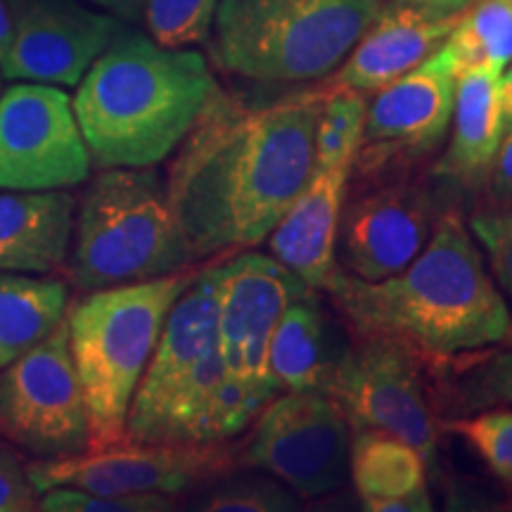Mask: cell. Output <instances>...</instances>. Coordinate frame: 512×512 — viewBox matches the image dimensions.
Instances as JSON below:
<instances>
[{"instance_id": "obj_1", "label": "cell", "mask_w": 512, "mask_h": 512, "mask_svg": "<svg viewBox=\"0 0 512 512\" xmlns=\"http://www.w3.org/2000/svg\"><path fill=\"white\" fill-rule=\"evenodd\" d=\"M325 95L247 107L211 88L166 181L195 259L254 247L271 235L313 171Z\"/></svg>"}, {"instance_id": "obj_2", "label": "cell", "mask_w": 512, "mask_h": 512, "mask_svg": "<svg viewBox=\"0 0 512 512\" xmlns=\"http://www.w3.org/2000/svg\"><path fill=\"white\" fill-rule=\"evenodd\" d=\"M328 292L358 335L399 339L432 366L512 344L508 304L453 209L439 216L427 245L401 273L363 280L342 268Z\"/></svg>"}, {"instance_id": "obj_3", "label": "cell", "mask_w": 512, "mask_h": 512, "mask_svg": "<svg viewBox=\"0 0 512 512\" xmlns=\"http://www.w3.org/2000/svg\"><path fill=\"white\" fill-rule=\"evenodd\" d=\"M74 114L95 166H155L183 143L216 86L195 50L128 34L79 81Z\"/></svg>"}, {"instance_id": "obj_4", "label": "cell", "mask_w": 512, "mask_h": 512, "mask_svg": "<svg viewBox=\"0 0 512 512\" xmlns=\"http://www.w3.org/2000/svg\"><path fill=\"white\" fill-rule=\"evenodd\" d=\"M197 273L95 290L67 316L69 349L88 413V448L126 439V418L171 306Z\"/></svg>"}, {"instance_id": "obj_5", "label": "cell", "mask_w": 512, "mask_h": 512, "mask_svg": "<svg viewBox=\"0 0 512 512\" xmlns=\"http://www.w3.org/2000/svg\"><path fill=\"white\" fill-rule=\"evenodd\" d=\"M195 261L169 188L152 166L102 169L74 223L72 280L79 290L140 283Z\"/></svg>"}, {"instance_id": "obj_6", "label": "cell", "mask_w": 512, "mask_h": 512, "mask_svg": "<svg viewBox=\"0 0 512 512\" xmlns=\"http://www.w3.org/2000/svg\"><path fill=\"white\" fill-rule=\"evenodd\" d=\"M382 0H219L216 55L254 81H313L339 67Z\"/></svg>"}, {"instance_id": "obj_7", "label": "cell", "mask_w": 512, "mask_h": 512, "mask_svg": "<svg viewBox=\"0 0 512 512\" xmlns=\"http://www.w3.org/2000/svg\"><path fill=\"white\" fill-rule=\"evenodd\" d=\"M240 463L283 482L302 498L337 491L349 475V420L320 389L285 392L256 415Z\"/></svg>"}, {"instance_id": "obj_8", "label": "cell", "mask_w": 512, "mask_h": 512, "mask_svg": "<svg viewBox=\"0 0 512 512\" xmlns=\"http://www.w3.org/2000/svg\"><path fill=\"white\" fill-rule=\"evenodd\" d=\"M0 439L36 458L74 456L88 448V413L64 318L0 370Z\"/></svg>"}, {"instance_id": "obj_9", "label": "cell", "mask_w": 512, "mask_h": 512, "mask_svg": "<svg viewBox=\"0 0 512 512\" xmlns=\"http://www.w3.org/2000/svg\"><path fill=\"white\" fill-rule=\"evenodd\" d=\"M422 358L399 339L358 335L332 368L325 387L354 430H380L418 448L422 458L437 453V427L425 387Z\"/></svg>"}, {"instance_id": "obj_10", "label": "cell", "mask_w": 512, "mask_h": 512, "mask_svg": "<svg viewBox=\"0 0 512 512\" xmlns=\"http://www.w3.org/2000/svg\"><path fill=\"white\" fill-rule=\"evenodd\" d=\"M235 451L219 444H117L86 448L74 456L41 458L27 467L38 494L53 486L93 494H181V491L228 475Z\"/></svg>"}, {"instance_id": "obj_11", "label": "cell", "mask_w": 512, "mask_h": 512, "mask_svg": "<svg viewBox=\"0 0 512 512\" xmlns=\"http://www.w3.org/2000/svg\"><path fill=\"white\" fill-rule=\"evenodd\" d=\"M74 102L50 83L0 95V190H64L91 176Z\"/></svg>"}, {"instance_id": "obj_12", "label": "cell", "mask_w": 512, "mask_h": 512, "mask_svg": "<svg viewBox=\"0 0 512 512\" xmlns=\"http://www.w3.org/2000/svg\"><path fill=\"white\" fill-rule=\"evenodd\" d=\"M313 292L275 256L240 254L216 266L219 349L226 373L254 392L273 396L268 377V342L294 299Z\"/></svg>"}, {"instance_id": "obj_13", "label": "cell", "mask_w": 512, "mask_h": 512, "mask_svg": "<svg viewBox=\"0 0 512 512\" xmlns=\"http://www.w3.org/2000/svg\"><path fill=\"white\" fill-rule=\"evenodd\" d=\"M456 83V62L444 43L411 72L380 88L366 107L356 169L380 171L392 159L432 152L451 126Z\"/></svg>"}, {"instance_id": "obj_14", "label": "cell", "mask_w": 512, "mask_h": 512, "mask_svg": "<svg viewBox=\"0 0 512 512\" xmlns=\"http://www.w3.org/2000/svg\"><path fill=\"white\" fill-rule=\"evenodd\" d=\"M441 216L430 185L392 181L344 202L337 233L342 268L363 280L401 273L422 252Z\"/></svg>"}, {"instance_id": "obj_15", "label": "cell", "mask_w": 512, "mask_h": 512, "mask_svg": "<svg viewBox=\"0 0 512 512\" xmlns=\"http://www.w3.org/2000/svg\"><path fill=\"white\" fill-rule=\"evenodd\" d=\"M216 266L185 287L171 306L126 418V439L145 441L164 408L219 354Z\"/></svg>"}, {"instance_id": "obj_16", "label": "cell", "mask_w": 512, "mask_h": 512, "mask_svg": "<svg viewBox=\"0 0 512 512\" xmlns=\"http://www.w3.org/2000/svg\"><path fill=\"white\" fill-rule=\"evenodd\" d=\"M117 34V19L83 8L76 0H27L0 62L3 76L76 86Z\"/></svg>"}, {"instance_id": "obj_17", "label": "cell", "mask_w": 512, "mask_h": 512, "mask_svg": "<svg viewBox=\"0 0 512 512\" xmlns=\"http://www.w3.org/2000/svg\"><path fill=\"white\" fill-rule=\"evenodd\" d=\"M354 159L313 169L309 181L271 230V252L313 292H328L342 271L337 233Z\"/></svg>"}, {"instance_id": "obj_18", "label": "cell", "mask_w": 512, "mask_h": 512, "mask_svg": "<svg viewBox=\"0 0 512 512\" xmlns=\"http://www.w3.org/2000/svg\"><path fill=\"white\" fill-rule=\"evenodd\" d=\"M463 12L446 15L420 5L394 3L380 10L375 22L351 48L349 60L330 86L358 93H377L380 88L408 74L420 62L444 46Z\"/></svg>"}, {"instance_id": "obj_19", "label": "cell", "mask_w": 512, "mask_h": 512, "mask_svg": "<svg viewBox=\"0 0 512 512\" xmlns=\"http://www.w3.org/2000/svg\"><path fill=\"white\" fill-rule=\"evenodd\" d=\"M451 124V140L434 169V176L456 192L482 190L505 138L501 74L489 69L460 72Z\"/></svg>"}, {"instance_id": "obj_20", "label": "cell", "mask_w": 512, "mask_h": 512, "mask_svg": "<svg viewBox=\"0 0 512 512\" xmlns=\"http://www.w3.org/2000/svg\"><path fill=\"white\" fill-rule=\"evenodd\" d=\"M74 233L67 190H0V273H55Z\"/></svg>"}, {"instance_id": "obj_21", "label": "cell", "mask_w": 512, "mask_h": 512, "mask_svg": "<svg viewBox=\"0 0 512 512\" xmlns=\"http://www.w3.org/2000/svg\"><path fill=\"white\" fill-rule=\"evenodd\" d=\"M330 347L328 320L323 316L316 294L306 292L287 306L271 342H268V377L275 392L328 387L337 358Z\"/></svg>"}, {"instance_id": "obj_22", "label": "cell", "mask_w": 512, "mask_h": 512, "mask_svg": "<svg viewBox=\"0 0 512 512\" xmlns=\"http://www.w3.org/2000/svg\"><path fill=\"white\" fill-rule=\"evenodd\" d=\"M64 309L67 287L60 280L0 273V370L48 337Z\"/></svg>"}, {"instance_id": "obj_23", "label": "cell", "mask_w": 512, "mask_h": 512, "mask_svg": "<svg viewBox=\"0 0 512 512\" xmlns=\"http://www.w3.org/2000/svg\"><path fill=\"white\" fill-rule=\"evenodd\" d=\"M349 475L363 505L408 496L427 486L425 458L418 448L380 430H356Z\"/></svg>"}, {"instance_id": "obj_24", "label": "cell", "mask_w": 512, "mask_h": 512, "mask_svg": "<svg viewBox=\"0 0 512 512\" xmlns=\"http://www.w3.org/2000/svg\"><path fill=\"white\" fill-rule=\"evenodd\" d=\"M458 74L489 69L503 74L512 62V0H479L460 15L446 38Z\"/></svg>"}, {"instance_id": "obj_25", "label": "cell", "mask_w": 512, "mask_h": 512, "mask_svg": "<svg viewBox=\"0 0 512 512\" xmlns=\"http://www.w3.org/2000/svg\"><path fill=\"white\" fill-rule=\"evenodd\" d=\"M366 126V98L351 88H328L313 138V169L356 157Z\"/></svg>"}, {"instance_id": "obj_26", "label": "cell", "mask_w": 512, "mask_h": 512, "mask_svg": "<svg viewBox=\"0 0 512 512\" xmlns=\"http://www.w3.org/2000/svg\"><path fill=\"white\" fill-rule=\"evenodd\" d=\"M456 368V380L448 387L451 406L456 411H477L496 403H512V347L494 351L470 363H460L456 356L448 358Z\"/></svg>"}, {"instance_id": "obj_27", "label": "cell", "mask_w": 512, "mask_h": 512, "mask_svg": "<svg viewBox=\"0 0 512 512\" xmlns=\"http://www.w3.org/2000/svg\"><path fill=\"white\" fill-rule=\"evenodd\" d=\"M216 8L219 0H145L143 17L159 46L185 48L209 36Z\"/></svg>"}, {"instance_id": "obj_28", "label": "cell", "mask_w": 512, "mask_h": 512, "mask_svg": "<svg viewBox=\"0 0 512 512\" xmlns=\"http://www.w3.org/2000/svg\"><path fill=\"white\" fill-rule=\"evenodd\" d=\"M444 430L463 437L498 479L512 484V411H486L446 422Z\"/></svg>"}, {"instance_id": "obj_29", "label": "cell", "mask_w": 512, "mask_h": 512, "mask_svg": "<svg viewBox=\"0 0 512 512\" xmlns=\"http://www.w3.org/2000/svg\"><path fill=\"white\" fill-rule=\"evenodd\" d=\"M200 510L209 512H287L297 510V498L275 477H238L223 482L204 498Z\"/></svg>"}, {"instance_id": "obj_30", "label": "cell", "mask_w": 512, "mask_h": 512, "mask_svg": "<svg viewBox=\"0 0 512 512\" xmlns=\"http://www.w3.org/2000/svg\"><path fill=\"white\" fill-rule=\"evenodd\" d=\"M174 508L166 494H93V491L53 486L43 491L38 510L46 512H164Z\"/></svg>"}, {"instance_id": "obj_31", "label": "cell", "mask_w": 512, "mask_h": 512, "mask_svg": "<svg viewBox=\"0 0 512 512\" xmlns=\"http://www.w3.org/2000/svg\"><path fill=\"white\" fill-rule=\"evenodd\" d=\"M470 230L482 242L491 271L512 302V209H479L470 219Z\"/></svg>"}, {"instance_id": "obj_32", "label": "cell", "mask_w": 512, "mask_h": 512, "mask_svg": "<svg viewBox=\"0 0 512 512\" xmlns=\"http://www.w3.org/2000/svg\"><path fill=\"white\" fill-rule=\"evenodd\" d=\"M38 491L31 484L27 467L10 446L0 439V512L38 510Z\"/></svg>"}, {"instance_id": "obj_33", "label": "cell", "mask_w": 512, "mask_h": 512, "mask_svg": "<svg viewBox=\"0 0 512 512\" xmlns=\"http://www.w3.org/2000/svg\"><path fill=\"white\" fill-rule=\"evenodd\" d=\"M484 188L489 190V204L484 209H512V131L498 147V155Z\"/></svg>"}, {"instance_id": "obj_34", "label": "cell", "mask_w": 512, "mask_h": 512, "mask_svg": "<svg viewBox=\"0 0 512 512\" xmlns=\"http://www.w3.org/2000/svg\"><path fill=\"white\" fill-rule=\"evenodd\" d=\"M366 510L373 512H430L432 510V498L427 486L413 491V494L401 496V498H389V501H375L363 505Z\"/></svg>"}, {"instance_id": "obj_35", "label": "cell", "mask_w": 512, "mask_h": 512, "mask_svg": "<svg viewBox=\"0 0 512 512\" xmlns=\"http://www.w3.org/2000/svg\"><path fill=\"white\" fill-rule=\"evenodd\" d=\"M88 3L98 5L102 10H110L112 15L121 19H136L138 15H143L145 0H88Z\"/></svg>"}, {"instance_id": "obj_36", "label": "cell", "mask_w": 512, "mask_h": 512, "mask_svg": "<svg viewBox=\"0 0 512 512\" xmlns=\"http://www.w3.org/2000/svg\"><path fill=\"white\" fill-rule=\"evenodd\" d=\"M396 3L420 5V8H430L437 12H446V15H456V12H465L467 8L479 3V0H396Z\"/></svg>"}, {"instance_id": "obj_37", "label": "cell", "mask_w": 512, "mask_h": 512, "mask_svg": "<svg viewBox=\"0 0 512 512\" xmlns=\"http://www.w3.org/2000/svg\"><path fill=\"white\" fill-rule=\"evenodd\" d=\"M501 114H503V133L508 136L512 131V67L508 74H501Z\"/></svg>"}, {"instance_id": "obj_38", "label": "cell", "mask_w": 512, "mask_h": 512, "mask_svg": "<svg viewBox=\"0 0 512 512\" xmlns=\"http://www.w3.org/2000/svg\"><path fill=\"white\" fill-rule=\"evenodd\" d=\"M12 34H15V19L10 15L8 3L0 0V62H3L5 53H8Z\"/></svg>"}]
</instances>
